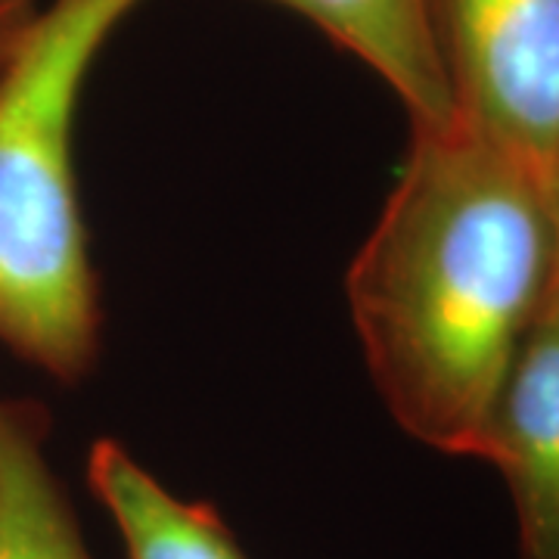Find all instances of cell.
I'll list each match as a JSON object with an SVG mask.
<instances>
[{
	"label": "cell",
	"instance_id": "obj_7",
	"mask_svg": "<svg viewBox=\"0 0 559 559\" xmlns=\"http://www.w3.org/2000/svg\"><path fill=\"white\" fill-rule=\"evenodd\" d=\"M0 559H91L60 481L44 457L38 417L0 395Z\"/></svg>",
	"mask_w": 559,
	"mask_h": 559
},
{
	"label": "cell",
	"instance_id": "obj_5",
	"mask_svg": "<svg viewBox=\"0 0 559 559\" xmlns=\"http://www.w3.org/2000/svg\"><path fill=\"white\" fill-rule=\"evenodd\" d=\"M320 28L404 103L411 128H448L454 106L441 72L429 0H271Z\"/></svg>",
	"mask_w": 559,
	"mask_h": 559
},
{
	"label": "cell",
	"instance_id": "obj_4",
	"mask_svg": "<svg viewBox=\"0 0 559 559\" xmlns=\"http://www.w3.org/2000/svg\"><path fill=\"white\" fill-rule=\"evenodd\" d=\"M485 460L507 479L525 559H559V299L522 342L488 426Z\"/></svg>",
	"mask_w": 559,
	"mask_h": 559
},
{
	"label": "cell",
	"instance_id": "obj_9",
	"mask_svg": "<svg viewBox=\"0 0 559 559\" xmlns=\"http://www.w3.org/2000/svg\"><path fill=\"white\" fill-rule=\"evenodd\" d=\"M550 209H554V227H557V274H554L550 299H559V162L554 175H550Z\"/></svg>",
	"mask_w": 559,
	"mask_h": 559
},
{
	"label": "cell",
	"instance_id": "obj_8",
	"mask_svg": "<svg viewBox=\"0 0 559 559\" xmlns=\"http://www.w3.org/2000/svg\"><path fill=\"white\" fill-rule=\"evenodd\" d=\"M38 7L40 0H0V72L7 69L13 50L20 47L22 35L35 20Z\"/></svg>",
	"mask_w": 559,
	"mask_h": 559
},
{
	"label": "cell",
	"instance_id": "obj_1",
	"mask_svg": "<svg viewBox=\"0 0 559 559\" xmlns=\"http://www.w3.org/2000/svg\"><path fill=\"white\" fill-rule=\"evenodd\" d=\"M554 274L547 180L460 121L414 128L395 190L348 271L364 358L407 436L485 460L500 389Z\"/></svg>",
	"mask_w": 559,
	"mask_h": 559
},
{
	"label": "cell",
	"instance_id": "obj_2",
	"mask_svg": "<svg viewBox=\"0 0 559 559\" xmlns=\"http://www.w3.org/2000/svg\"><path fill=\"white\" fill-rule=\"evenodd\" d=\"M140 3L50 0L0 72V342L60 380H79L100 336L75 109L100 50Z\"/></svg>",
	"mask_w": 559,
	"mask_h": 559
},
{
	"label": "cell",
	"instance_id": "obj_6",
	"mask_svg": "<svg viewBox=\"0 0 559 559\" xmlns=\"http://www.w3.org/2000/svg\"><path fill=\"white\" fill-rule=\"evenodd\" d=\"M87 479L119 525L128 559H246L212 507L175 498L116 441L94 444Z\"/></svg>",
	"mask_w": 559,
	"mask_h": 559
},
{
	"label": "cell",
	"instance_id": "obj_3",
	"mask_svg": "<svg viewBox=\"0 0 559 559\" xmlns=\"http://www.w3.org/2000/svg\"><path fill=\"white\" fill-rule=\"evenodd\" d=\"M454 121L550 187L559 162V0H429Z\"/></svg>",
	"mask_w": 559,
	"mask_h": 559
}]
</instances>
